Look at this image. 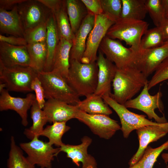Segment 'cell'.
I'll return each instance as SVG.
<instances>
[{
    "label": "cell",
    "instance_id": "f35d334b",
    "mask_svg": "<svg viewBox=\"0 0 168 168\" xmlns=\"http://www.w3.org/2000/svg\"><path fill=\"white\" fill-rule=\"evenodd\" d=\"M88 12L95 16L104 13L100 0H81Z\"/></svg>",
    "mask_w": 168,
    "mask_h": 168
},
{
    "label": "cell",
    "instance_id": "74e56055",
    "mask_svg": "<svg viewBox=\"0 0 168 168\" xmlns=\"http://www.w3.org/2000/svg\"><path fill=\"white\" fill-rule=\"evenodd\" d=\"M31 88L35 92L36 100L39 106L43 109L46 102L45 93L42 83L37 76L33 81Z\"/></svg>",
    "mask_w": 168,
    "mask_h": 168
},
{
    "label": "cell",
    "instance_id": "8992f818",
    "mask_svg": "<svg viewBox=\"0 0 168 168\" xmlns=\"http://www.w3.org/2000/svg\"><path fill=\"white\" fill-rule=\"evenodd\" d=\"M148 83L146 84L137 97L127 101L124 105L127 108L142 111L147 115L149 119H154L157 123L167 122L163 113L164 106L161 100L162 93L159 91L154 95H151L148 91Z\"/></svg>",
    "mask_w": 168,
    "mask_h": 168
},
{
    "label": "cell",
    "instance_id": "484cf974",
    "mask_svg": "<svg viewBox=\"0 0 168 168\" xmlns=\"http://www.w3.org/2000/svg\"><path fill=\"white\" fill-rule=\"evenodd\" d=\"M66 4L70 25L75 34L88 11L81 0H66Z\"/></svg>",
    "mask_w": 168,
    "mask_h": 168
},
{
    "label": "cell",
    "instance_id": "681fc988",
    "mask_svg": "<svg viewBox=\"0 0 168 168\" xmlns=\"http://www.w3.org/2000/svg\"><path fill=\"white\" fill-rule=\"evenodd\" d=\"M40 168H43V167H40Z\"/></svg>",
    "mask_w": 168,
    "mask_h": 168
},
{
    "label": "cell",
    "instance_id": "1f68e13d",
    "mask_svg": "<svg viewBox=\"0 0 168 168\" xmlns=\"http://www.w3.org/2000/svg\"><path fill=\"white\" fill-rule=\"evenodd\" d=\"M168 150V140L160 146L153 148L148 145L141 158L133 166L128 168H153L161 152Z\"/></svg>",
    "mask_w": 168,
    "mask_h": 168
},
{
    "label": "cell",
    "instance_id": "d6986e66",
    "mask_svg": "<svg viewBox=\"0 0 168 168\" xmlns=\"http://www.w3.org/2000/svg\"><path fill=\"white\" fill-rule=\"evenodd\" d=\"M47 116L48 122H66L75 119L79 110L77 105L69 104L53 98L46 101L43 109Z\"/></svg>",
    "mask_w": 168,
    "mask_h": 168
},
{
    "label": "cell",
    "instance_id": "2e32d148",
    "mask_svg": "<svg viewBox=\"0 0 168 168\" xmlns=\"http://www.w3.org/2000/svg\"><path fill=\"white\" fill-rule=\"evenodd\" d=\"M8 91L4 89L0 92V111L9 110L15 111L21 117L22 124L26 126L28 124L27 111L36 100L35 95L29 93L25 98L16 97L11 96Z\"/></svg>",
    "mask_w": 168,
    "mask_h": 168
},
{
    "label": "cell",
    "instance_id": "44dd1931",
    "mask_svg": "<svg viewBox=\"0 0 168 168\" xmlns=\"http://www.w3.org/2000/svg\"><path fill=\"white\" fill-rule=\"evenodd\" d=\"M17 5L10 11L0 9V31L1 33L24 38L25 31Z\"/></svg>",
    "mask_w": 168,
    "mask_h": 168
},
{
    "label": "cell",
    "instance_id": "9a60e30c",
    "mask_svg": "<svg viewBox=\"0 0 168 168\" xmlns=\"http://www.w3.org/2000/svg\"><path fill=\"white\" fill-rule=\"evenodd\" d=\"M92 142V139L90 137L84 136L81 139V142L79 144H64L59 147V152L66 153L67 157L78 167L80 166L81 163V168H98L96 159L87 152L88 148Z\"/></svg>",
    "mask_w": 168,
    "mask_h": 168
},
{
    "label": "cell",
    "instance_id": "f1b7e54d",
    "mask_svg": "<svg viewBox=\"0 0 168 168\" xmlns=\"http://www.w3.org/2000/svg\"><path fill=\"white\" fill-rule=\"evenodd\" d=\"M26 46L32 68L38 72L44 71L47 54L46 41L27 44Z\"/></svg>",
    "mask_w": 168,
    "mask_h": 168
},
{
    "label": "cell",
    "instance_id": "f546056e",
    "mask_svg": "<svg viewBox=\"0 0 168 168\" xmlns=\"http://www.w3.org/2000/svg\"><path fill=\"white\" fill-rule=\"evenodd\" d=\"M7 168H35L23 155V150L16 143L14 137L11 136L10 148L7 160Z\"/></svg>",
    "mask_w": 168,
    "mask_h": 168
},
{
    "label": "cell",
    "instance_id": "7dc6e473",
    "mask_svg": "<svg viewBox=\"0 0 168 168\" xmlns=\"http://www.w3.org/2000/svg\"><path fill=\"white\" fill-rule=\"evenodd\" d=\"M166 18H168V14H167V15H166Z\"/></svg>",
    "mask_w": 168,
    "mask_h": 168
},
{
    "label": "cell",
    "instance_id": "4fadbf2b",
    "mask_svg": "<svg viewBox=\"0 0 168 168\" xmlns=\"http://www.w3.org/2000/svg\"><path fill=\"white\" fill-rule=\"evenodd\" d=\"M136 54V67L148 77L168 57V42L158 47L140 49Z\"/></svg>",
    "mask_w": 168,
    "mask_h": 168
},
{
    "label": "cell",
    "instance_id": "52a82bcc",
    "mask_svg": "<svg viewBox=\"0 0 168 168\" xmlns=\"http://www.w3.org/2000/svg\"><path fill=\"white\" fill-rule=\"evenodd\" d=\"M20 147L31 163L44 168H52L54 157L60 152L59 147L54 148L49 142L41 140L36 136L29 142L20 143Z\"/></svg>",
    "mask_w": 168,
    "mask_h": 168
},
{
    "label": "cell",
    "instance_id": "ee69618b",
    "mask_svg": "<svg viewBox=\"0 0 168 168\" xmlns=\"http://www.w3.org/2000/svg\"><path fill=\"white\" fill-rule=\"evenodd\" d=\"M162 7L166 16L168 14V0H161Z\"/></svg>",
    "mask_w": 168,
    "mask_h": 168
},
{
    "label": "cell",
    "instance_id": "8d00e7d4",
    "mask_svg": "<svg viewBox=\"0 0 168 168\" xmlns=\"http://www.w3.org/2000/svg\"><path fill=\"white\" fill-rule=\"evenodd\" d=\"M168 79V57L158 66L152 78L148 82L149 90L159 83Z\"/></svg>",
    "mask_w": 168,
    "mask_h": 168
},
{
    "label": "cell",
    "instance_id": "4316f807",
    "mask_svg": "<svg viewBox=\"0 0 168 168\" xmlns=\"http://www.w3.org/2000/svg\"><path fill=\"white\" fill-rule=\"evenodd\" d=\"M122 19L143 21L147 12L145 0H121Z\"/></svg>",
    "mask_w": 168,
    "mask_h": 168
},
{
    "label": "cell",
    "instance_id": "d6a6232c",
    "mask_svg": "<svg viewBox=\"0 0 168 168\" xmlns=\"http://www.w3.org/2000/svg\"><path fill=\"white\" fill-rule=\"evenodd\" d=\"M165 42L161 28L156 27L148 29L143 36L141 42L140 49L158 47L162 45Z\"/></svg>",
    "mask_w": 168,
    "mask_h": 168
},
{
    "label": "cell",
    "instance_id": "603a6c76",
    "mask_svg": "<svg viewBox=\"0 0 168 168\" xmlns=\"http://www.w3.org/2000/svg\"><path fill=\"white\" fill-rule=\"evenodd\" d=\"M72 44V41L60 39L54 58L52 70L58 72L66 79L70 66V54Z\"/></svg>",
    "mask_w": 168,
    "mask_h": 168
},
{
    "label": "cell",
    "instance_id": "c3c4849f",
    "mask_svg": "<svg viewBox=\"0 0 168 168\" xmlns=\"http://www.w3.org/2000/svg\"><path fill=\"white\" fill-rule=\"evenodd\" d=\"M166 168H168V167H167Z\"/></svg>",
    "mask_w": 168,
    "mask_h": 168
},
{
    "label": "cell",
    "instance_id": "9c48e42d",
    "mask_svg": "<svg viewBox=\"0 0 168 168\" xmlns=\"http://www.w3.org/2000/svg\"><path fill=\"white\" fill-rule=\"evenodd\" d=\"M115 23L104 13L95 16V24L88 36L81 63H89L96 62L100 44L109 28Z\"/></svg>",
    "mask_w": 168,
    "mask_h": 168
},
{
    "label": "cell",
    "instance_id": "bcb514c9",
    "mask_svg": "<svg viewBox=\"0 0 168 168\" xmlns=\"http://www.w3.org/2000/svg\"><path fill=\"white\" fill-rule=\"evenodd\" d=\"M6 87V84L2 82H0V92L3 90L4 88Z\"/></svg>",
    "mask_w": 168,
    "mask_h": 168
},
{
    "label": "cell",
    "instance_id": "d590c367",
    "mask_svg": "<svg viewBox=\"0 0 168 168\" xmlns=\"http://www.w3.org/2000/svg\"><path fill=\"white\" fill-rule=\"evenodd\" d=\"M47 29L46 22L25 31L24 38L27 44L46 41Z\"/></svg>",
    "mask_w": 168,
    "mask_h": 168
},
{
    "label": "cell",
    "instance_id": "5b68a950",
    "mask_svg": "<svg viewBox=\"0 0 168 168\" xmlns=\"http://www.w3.org/2000/svg\"><path fill=\"white\" fill-rule=\"evenodd\" d=\"M38 72L30 66L5 67L0 64V79L8 91L20 92L32 91L31 83L37 76Z\"/></svg>",
    "mask_w": 168,
    "mask_h": 168
},
{
    "label": "cell",
    "instance_id": "3957f363",
    "mask_svg": "<svg viewBox=\"0 0 168 168\" xmlns=\"http://www.w3.org/2000/svg\"><path fill=\"white\" fill-rule=\"evenodd\" d=\"M37 77L42 83L47 99L53 98L75 105L80 101L79 96L58 72L52 70L38 72Z\"/></svg>",
    "mask_w": 168,
    "mask_h": 168
},
{
    "label": "cell",
    "instance_id": "7c38bea8",
    "mask_svg": "<svg viewBox=\"0 0 168 168\" xmlns=\"http://www.w3.org/2000/svg\"><path fill=\"white\" fill-rule=\"evenodd\" d=\"M17 8L25 31L46 22L53 13L38 0H25Z\"/></svg>",
    "mask_w": 168,
    "mask_h": 168
},
{
    "label": "cell",
    "instance_id": "cb8c5ba5",
    "mask_svg": "<svg viewBox=\"0 0 168 168\" xmlns=\"http://www.w3.org/2000/svg\"><path fill=\"white\" fill-rule=\"evenodd\" d=\"M79 110L91 114H101L109 115L112 113L109 106L102 97L94 93L89 95L76 105Z\"/></svg>",
    "mask_w": 168,
    "mask_h": 168
},
{
    "label": "cell",
    "instance_id": "30bf717a",
    "mask_svg": "<svg viewBox=\"0 0 168 168\" xmlns=\"http://www.w3.org/2000/svg\"><path fill=\"white\" fill-rule=\"evenodd\" d=\"M105 102L118 115L121 122L123 137L128 138L130 133L134 130L149 125H159L162 123L153 122L146 118V116L139 114L129 110L124 105L116 101L109 96H102Z\"/></svg>",
    "mask_w": 168,
    "mask_h": 168
},
{
    "label": "cell",
    "instance_id": "83f0119b",
    "mask_svg": "<svg viewBox=\"0 0 168 168\" xmlns=\"http://www.w3.org/2000/svg\"><path fill=\"white\" fill-rule=\"evenodd\" d=\"M55 15L58 35L59 40L63 39L72 41L74 39V33L69 22L67 12L66 0L61 7L55 13Z\"/></svg>",
    "mask_w": 168,
    "mask_h": 168
},
{
    "label": "cell",
    "instance_id": "b9f144b4",
    "mask_svg": "<svg viewBox=\"0 0 168 168\" xmlns=\"http://www.w3.org/2000/svg\"><path fill=\"white\" fill-rule=\"evenodd\" d=\"M25 0H0V9L8 11L11 10L18 4Z\"/></svg>",
    "mask_w": 168,
    "mask_h": 168
},
{
    "label": "cell",
    "instance_id": "60d3db41",
    "mask_svg": "<svg viewBox=\"0 0 168 168\" xmlns=\"http://www.w3.org/2000/svg\"><path fill=\"white\" fill-rule=\"evenodd\" d=\"M49 9L53 13L57 11L62 6L64 0H38Z\"/></svg>",
    "mask_w": 168,
    "mask_h": 168
},
{
    "label": "cell",
    "instance_id": "d4e9b609",
    "mask_svg": "<svg viewBox=\"0 0 168 168\" xmlns=\"http://www.w3.org/2000/svg\"><path fill=\"white\" fill-rule=\"evenodd\" d=\"M30 117L32 125L30 128L25 130L24 134L28 138L32 140L36 136H40L44 129V126L48 122L45 112L40 107L36 100L31 107Z\"/></svg>",
    "mask_w": 168,
    "mask_h": 168
},
{
    "label": "cell",
    "instance_id": "e0dca14e",
    "mask_svg": "<svg viewBox=\"0 0 168 168\" xmlns=\"http://www.w3.org/2000/svg\"><path fill=\"white\" fill-rule=\"evenodd\" d=\"M96 63L98 67L97 85L95 94L102 96L111 97V84L115 74L117 68L99 50Z\"/></svg>",
    "mask_w": 168,
    "mask_h": 168
},
{
    "label": "cell",
    "instance_id": "ffe728a7",
    "mask_svg": "<svg viewBox=\"0 0 168 168\" xmlns=\"http://www.w3.org/2000/svg\"><path fill=\"white\" fill-rule=\"evenodd\" d=\"M95 20V16L88 12L75 34L70 52L69 60H74L81 62L85 50L88 36L94 26Z\"/></svg>",
    "mask_w": 168,
    "mask_h": 168
},
{
    "label": "cell",
    "instance_id": "e575fe53",
    "mask_svg": "<svg viewBox=\"0 0 168 168\" xmlns=\"http://www.w3.org/2000/svg\"><path fill=\"white\" fill-rule=\"evenodd\" d=\"M103 13L115 22L121 18V0H100Z\"/></svg>",
    "mask_w": 168,
    "mask_h": 168
},
{
    "label": "cell",
    "instance_id": "4dcf8cb0",
    "mask_svg": "<svg viewBox=\"0 0 168 168\" xmlns=\"http://www.w3.org/2000/svg\"><path fill=\"white\" fill-rule=\"evenodd\" d=\"M70 128V127L67 125L66 122H55L44 128L40 136L47 138L51 144L59 147L64 144L62 141L63 135Z\"/></svg>",
    "mask_w": 168,
    "mask_h": 168
},
{
    "label": "cell",
    "instance_id": "6da1fadb",
    "mask_svg": "<svg viewBox=\"0 0 168 168\" xmlns=\"http://www.w3.org/2000/svg\"><path fill=\"white\" fill-rule=\"evenodd\" d=\"M147 77L136 66L117 70L112 82L111 97L124 105L148 82Z\"/></svg>",
    "mask_w": 168,
    "mask_h": 168
},
{
    "label": "cell",
    "instance_id": "ba28073f",
    "mask_svg": "<svg viewBox=\"0 0 168 168\" xmlns=\"http://www.w3.org/2000/svg\"><path fill=\"white\" fill-rule=\"evenodd\" d=\"M99 48L118 69L136 66V53L131 48L124 46L119 41L106 35L102 40Z\"/></svg>",
    "mask_w": 168,
    "mask_h": 168
},
{
    "label": "cell",
    "instance_id": "7a4b0ae2",
    "mask_svg": "<svg viewBox=\"0 0 168 168\" xmlns=\"http://www.w3.org/2000/svg\"><path fill=\"white\" fill-rule=\"evenodd\" d=\"M70 66L66 81L80 97L93 94L97 85L98 67L96 62L84 63L69 60Z\"/></svg>",
    "mask_w": 168,
    "mask_h": 168
},
{
    "label": "cell",
    "instance_id": "5bb4252c",
    "mask_svg": "<svg viewBox=\"0 0 168 168\" xmlns=\"http://www.w3.org/2000/svg\"><path fill=\"white\" fill-rule=\"evenodd\" d=\"M139 142L138 150L129 160V166H133L142 157L144 151L151 142L157 141L168 133V122L159 125H149L136 130Z\"/></svg>",
    "mask_w": 168,
    "mask_h": 168
},
{
    "label": "cell",
    "instance_id": "836d02e7",
    "mask_svg": "<svg viewBox=\"0 0 168 168\" xmlns=\"http://www.w3.org/2000/svg\"><path fill=\"white\" fill-rule=\"evenodd\" d=\"M147 12L156 27H159L166 19L161 0H145Z\"/></svg>",
    "mask_w": 168,
    "mask_h": 168
},
{
    "label": "cell",
    "instance_id": "ab89813d",
    "mask_svg": "<svg viewBox=\"0 0 168 168\" xmlns=\"http://www.w3.org/2000/svg\"><path fill=\"white\" fill-rule=\"evenodd\" d=\"M0 41L15 46H26L27 43L24 38L15 36H6L0 34Z\"/></svg>",
    "mask_w": 168,
    "mask_h": 168
},
{
    "label": "cell",
    "instance_id": "277c9868",
    "mask_svg": "<svg viewBox=\"0 0 168 168\" xmlns=\"http://www.w3.org/2000/svg\"><path fill=\"white\" fill-rule=\"evenodd\" d=\"M148 26L144 20L120 18L109 28L106 36L124 41L137 53L140 50L142 39Z\"/></svg>",
    "mask_w": 168,
    "mask_h": 168
},
{
    "label": "cell",
    "instance_id": "7402d4cb",
    "mask_svg": "<svg viewBox=\"0 0 168 168\" xmlns=\"http://www.w3.org/2000/svg\"><path fill=\"white\" fill-rule=\"evenodd\" d=\"M46 23L47 29L46 42L47 54L44 71L50 72L52 70L54 58L59 41L55 17L53 13L48 18Z\"/></svg>",
    "mask_w": 168,
    "mask_h": 168
},
{
    "label": "cell",
    "instance_id": "f907efd6",
    "mask_svg": "<svg viewBox=\"0 0 168 168\" xmlns=\"http://www.w3.org/2000/svg\"><path fill=\"white\" fill-rule=\"evenodd\" d=\"M167 41V42H168V41Z\"/></svg>",
    "mask_w": 168,
    "mask_h": 168
},
{
    "label": "cell",
    "instance_id": "ac0fdd59",
    "mask_svg": "<svg viewBox=\"0 0 168 168\" xmlns=\"http://www.w3.org/2000/svg\"><path fill=\"white\" fill-rule=\"evenodd\" d=\"M0 64L5 67H32L26 46H15L0 41Z\"/></svg>",
    "mask_w": 168,
    "mask_h": 168
},
{
    "label": "cell",
    "instance_id": "7bdbcfd3",
    "mask_svg": "<svg viewBox=\"0 0 168 168\" xmlns=\"http://www.w3.org/2000/svg\"><path fill=\"white\" fill-rule=\"evenodd\" d=\"M162 32L165 42L168 40V18H166L159 26Z\"/></svg>",
    "mask_w": 168,
    "mask_h": 168
},
{
    "label": "cell",
    "instance_id": "f6af8a7d",
    "mask_svg": "<svg viewBox=\"0 0 168 168\" xmlns=\"http://www.w3.org/2000/svg\"><path fill=\"white\" fill-rule=\"evenodd\" d=\"M161 156L164 162L167 164L168 163V153H163L161 154Z\"/></svg>",
    "mask_w": 168,
    "mask_h": 168
},
{
    "label": "cell",
    "instance_id": "8fae6325",
    "mask_svg": "<svg viewBox=\"0 0 168 168\" xmlns=\"http://www.w3.org/2000/svg\"><path fill=\"white\" fill-rule=\"evenodd\" d=\"M75 119L87 126L94 134L105 139H110L121 129L117 121L106 115L89 114L79 110Z\"/></svg>",
    "mask_w": 168,
    "mask_h": 168
}]
</instances>
